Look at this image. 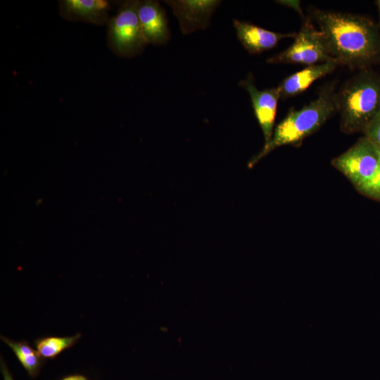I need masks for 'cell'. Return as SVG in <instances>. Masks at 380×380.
Masks as SVG:
<instances>
[{
    "label": "cell",
    "mask_w": 380,
    "mask_h": 380,
    "mask_svg": "<svg viewBox=\"0 0 380 380\" xmlns=\"http://www.w3.org/2000/svg\"><path fill=\"white\" fill-rule=\"evenodd\" d=\"M314 15L327 51L337 64L365 68L380 59V34L371 20L319 10Z\"/></svg>",
    "instance_id": "6da1fadb"
},
{
    "label": "cell",
    "mask_w": 380,
    "mask_h": 380,
    "mask_svg": "<svg viewBox=\"0 0 380 380\" xmlns=\"http://www.w3.org/2000/svg\"><path fill=\"white\" fill-rule=\"evenodd\" d=\"M336 94L332 85L327 86L317 97L298 110H290L275 127L270 141L248 163L253 167L275 148L284 145H299L317 131L337 110Z\"/></svg>",
    "instance_id": "7a4b0ae2"
},
{
    "label": "cell",
    "mask_w": 380,
    "mask_h": 380,
    "mask_svg": "<svg viewBox=\"0 0 380 380\" xmlns=\"http://www.w3.org/2000/svg\"><path fill=\"white\" fill-rule=\"evenodd\" d=\"M336 105L341 130L363 132L380 110V75L365 70L352 77L336 94Z\"/></svg>",
    "instance_id": "3957f363"
},
{
    "label": "cell",
    "mask_w": 380,
    "mask_h": 380,
    "mask_svg": "<svg viewBox=\"0 0 380 380\" xmlns=\"http://www.w3.org/2000/svg\"><path fill=\"white\" fill-rule=\"evenodd\" d=\"M138 0L123 2L107 24V44L110 50L121 58H133L148 44L143 35L138 16Z\"/></svg>",
    "instance_id": "277c9868"
},
{
    "label": "cell",
    "mask_w": 380,
    "mask_h": 380,
    "mask_svg": "<svg viewBox=\"0 0 380 380\" xmlns=\"http://www.w3.org/2000/svg\"><path fill=\"white\" fill-rule=\"evenodd\" d=\"M331 165L365 195L378 171L379 151L367 137H361L346 151L334 158Z\"/></svg>",
    "instance_id": "5b68a950"
},
{
    "label": "cell",
    "mask_w": 380,
    "mask_h": 380,
    "mask_svg": "<svg viewBox=\"0 0 380 380\" xmlns=\"http://www.w3.org/2000/svg\"><path fill=\"white\" fill-rule=\"evenodd\" d=\"M334 61L326 47L322 32L305 22L294 42L284 51L267 60L269 63H293L306 66Z\"/></svg>",
    "instance_id": "8992f818"
},
{
    "label": "cell",
    "mask_w": 380,
    "mask_h": 380,
    "mask_svg": "<svg viewBox=\"0 0 380 380\" xmlns=\"http://www.w3.org/2000/svg\"><path fill=\"white\" fill-rule=\"evenodd\" d=\"M239 85L249 94L255 117L262 131L265 144L268 143L273 134L277 107L281 98L278 87L259 90L252 75L239 82Z\"/></svg>",
    "instance_id": "52a82bcc"
},
{
    "label": "cell",
    "mask_w": 380,
    "mask_h": 380,
    "mask_svg": "<svg viewBox=\"0 0 380 380\" xmlns=\"http://www.w3.org/2000/svg\"><path fill=\"white\" fill-rule=\"evenodd\" d=\"M165 2L177 18L182 32L188 34L210 25L211 16L221 1L171 0Z\"/></svg>",
    "instance_id": "ba28073f"
},
{
    "label": "cell",
    "mask_w": 380,
    "mask_h": 380,
    "mask_svg": "<svg viewBox=\"0 0 380 380\" xmlns=\"http://www.w3.org/2000/svg\"><path fill=\"white\" fill-rule=\"evenodd\" d=\"M110 3L106 0H60V15L71 22L96 26L106 25L110 17Z\"/></svg>",
    "instance_id": "9c48e42d"
},
{
    "label": "cell",
    "mask_w": 380,
    "mask_h": 380,
    "mask_svg": "<svg viewBox=\"0 0 380 380\" xmlns=\"http://www.w3.org/2000/svg\"><path fill=\"white\" fill-rule=\"evenodd\" d=\"M138 16L143 35L147 44L160 45L170 38L168 20L164 8L158 1H139Z\"/></svg>",
    "instance_id": "30bf717a"
},
{
    "label": "cell",
    "mask_w": 380,
    "mask_h": 380,
    "mask_svg": "<svg viewBox=\"0 0 380 380\" xmlns=\"http://www.w3.org/2000/svg\"><path fill=\"white\" fill-rule=\"evenodd\" d=\"M234 27L239 42L251 54L272 49L281 39L296 35L295 33L274 32L236 19L234 20Z\"/></svg>",
    "instance_id": "8fae6325"
},
{
    "label": "cell",
    "mask_w": 380,
    "mask_h": 380,
    "mask_svg": "<svg viewBox=\"0 0 380 380\" xmlns=\"http://www.w3.org/2000/svg\"><path fill=\"white\" fill-rule=\"evenodd\" d=\"M336 65L331 61L306 66L286 77L278 86L282 99L299 94L307 89L315 81L332 72Z\"/></svg>",
    "instance_id": "7c38bea8"
},
{
    "label": "cell",
    "mask_w": 380,
    "mask_h": 380,
    "mask_svg": "<svg viewBox=\"0 0 380 380\" xmlns=\"http://www.w3.org/2000/svg\"><path fill=\"white\" fill-rule=\"evenodd\" d=\"M4 341L14 352L18 360L31 376H35L40 370L44 357L25 341H12L1 336Z\"/></svg>",
    "instance_id": "4fadbf2b"
},
{
    "label": "cell",
    "mask_w": 380,
    "mask_h": 380,
    "mask_svg": "<svg viewBox=\"0 0 380 380\" xmlns=\"http://www.w3.org/2000/svg\"><path fill=\"white\" fill-rule=\"evenodd\" d=\"M80 334L67 337H46L36 341L37 350L44 358H53L72 346L80 338Z\"/></svg>",
    "instance_id": "5bb4252c"
},
{
    "label": "cell",
    "mask_w": 380,
    "mask_h": 380,
    "mask_svg": "<svg viewBox=\"0 0 380 380\" xmlns=\"http://www.w3.org/2000/svg\"><path fill=\"white\" fill-rule=\"evenodd\" d=\"M363 132L365 137L380 148V110Z\"/></svg>",
    "instance_id": "9a60e30c"
},
{
    "label": "cell",
    "mask_w": 380,
    "mask_h": 380,
    "mask_svg": "<svg viewBox=\"0 0 380 380\" xmlns=\"http://www.w3.org/2000/svg\"><path fill=\"white\" fill-rule=\"evenodd\" d=\"M377 149L379 154V165L378 171L373 182L365 196L380 202V148L377 147Z\"/></svg>",
    "instance_id": "2e32d148"
},
{
    "label": "cell",
    "mask_w": 380,
    "mask_h": 380,
    "mask_svg": "<svg viewBox=\"0 0 380 380\" xmlns=\"http://www.w3.org/2000/svg\"><path fill=\"white\" fill-rule=\"evenodd\" d=\"M1 369L3 377H4V380H13L4 361L2 359L1 360Z\"/></svg>",
    "instance_id": "e0dca14e"
},
{
    "label": "cell",
    "mask_w": 380,
    "mask_h": 380,
    "mask_svg": "<svg viewBox=\"0 0 380 380\" xmlns=\"http://www.w3.org/2000/svg\"><path fill=\"white\" fill-rule=\"evenodd\" d=\"M62 380H87V378L82 375H72L68 376Z\"/></svg>",
    "instance_id": "ac0fdd59"
},
{
    "label": "cell",
    "mask_w": 380,
    "mask_h": 380,
    "mask_svg": "<svg viewBox=\"0 0 380 380\" xmlns=\"http://www.w3.org/2000/svg\"><path fill=\"white\" fill-rule=\"evenodd\" d=\"M377 6H378V10L379 13V18H380V0L376 1Z\"/></svg>",
    "instance_id": "d6986e66"
}]
</instances>
